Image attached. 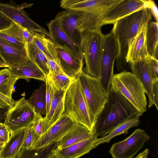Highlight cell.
<instances>
[{
	"label": "cell",
	"instance_id": "obj_40",
	"mask_svg": "<svg viewBox=\"0 0 158 158\" xmlns=\"http://www.w3.org/2000/svg\"><path fill=\"white\" fill-rule=\"evenodd\" d=\"M14 22L0 11V31L10 27Z\"/></svg>",
	"mask_w": 158,
	"mask_h": 158
},
{
	"label": "cell",
	"instance_id": "obj_4",
	"mask_svg": "<svg viewBox=\"0 0 158 158\" xmlns=\"http://www.w3.org/2000/svg\"><path fill=\"white\" fill-rule=\"evenodd\" d=\"M64 107L65 112L73 120L93 131L96 118L89 109L77 77L66 92Z\"/></svg>",
	"mask_w": 158,
	"mask_h": 158
},
{
	"label": "cell",
	"instance_id": "obj_20",
	"mask_svg": "<svg viewBox=\"0 0 158 158\" xmlns=\"http://www.w3.org/2000/svg\"><path fill=\"white\" fill-rule=\"evenodd\" d=\"M98 139L94 135L66 147L57 148L55 153L59 158H78L96 148L95 143Z\"/></svg>",
	"mask_w": 158,
	"mask_h": 158
},
{
	"label": "cell",
	"instance_id": "obj_27",
	"mask_svg": "<svg viewBox=\"0 0 158 158\" xmlns=\"http://www.w3.org/2000/svg\"><path fill=\"white\" fill-rule=\"evenodd\" d=\"M146 39L149 55L158 61V23L149 21L147 25Z\"/></svg>",
	"mask_w": 158,
	"mask_h": 158
},
{
	"label": "cell",
	"instance_id": "obj_41",
	"mask_svg": "<svg viewBox=\"0 0 158 158\" xmlns=\"http://www.w3.org/2000/svg\"><path fill=\"white\" fill-rule=\"evenodd\" d=\"M148 8L151 10L152 14L155 19L156 23H158V10L155 2L152 0H146Z\"/></svg>",
	"mask_w": 158,
	"mask_h": 158
},
{
	"label": "cell",
	"instance_id": "obj_33",
	"mask_svg": "<svg viewBox=\"0 0 158 158\" xmlns=\"http://www.w3.org/2000/svg\"><path fill=\"white\" fill-rule=\"evenodd\" d=\"M52 84L57 90L67 91L74 78L71 77L64 73L54 75L49 73L47 76Z\"/></svg>",
	"mask_w": 158,
	"mask_h": 158
},
{
	"label": "cell",
	"instance_id": "obj_18",
	"mask_svg": "<svg viewBox=\"0 0 158 158\" xmlns=\"http://www.w3.org/2000/svg\"><path fill=\"white\" fill-rule=\"evenodd\" d=\"M52 93L49 110L46 116L44 117V123L47 130L60 119L64 112V99L67 91L57 90L52 83Z\"/></svg>",
	"mask_w": 158,
	"mask_h": 158
},
{
	"label": "cell",
	"instance_id": "obj_46",
	"mask_svg": "<svg viewBox=\"0 0 158 158\" xmlns=\"http://www.w3.org/2000/svg\"><path fill=\"white\" fill-rule=\"evenodd\" d=\"M0 67H8L5 62L0 56Z\"/></svg>",
	"mask_w": 158,
	"mask_h": 158
},
{
	"label": "cell",
	"instance_id": "obj_26",
	"mask_svg": "<svg viewBox=\"0 0 158 158\" xmlns=\"http://www.w3.org/2000/svg\"><path fill=\"white\" fill-rule=\"evenodd\" d=\"M57 148L56 142L31 149L22 148L15 158H49Z\"/></svg>",
	"mask_w": 158,
	"mask_h": 158
},
{
	"label": "cell",
	"instance_id": "obj_19",
	"mask_svg": "<svg viewBox=\"0 0 158 158\" xmlns=\"http://www.w3.org/2000/svg\"><path fill=\"white\" fill-rule=\"evenodd\" d=\"M148 58L133 61L131 63L130 65L132 73L141 83L148 95L149 98L148 107L149 108L153 105L152 89L154 83L149 72Z\"/></svg>",
	"mask_w": 158,
	"mask_h": 158
},
{
	"label": "cell",
	"instance_id": "obj_7",
	"mask_svg": "<svg viewBox=\"0 0 158 158\" xmlns=\"http://www.w3.org/2000/svg\"><path fill=\"white\" fill-rule=\"evenodd\" d=\"M89 109L96 118L108 100L99 80L82 71L77 77Z\"/></svg>",
	"mask_w": 158,
	"mask_h": 158
},
{
	"label": "cell",
	"instance_id": "obj_35",
	"mask_svg": "<svg viewBox=\"0 0 158 158\" xmlns=\"http://www.w3.org/2000/svg\"><path fill=\"white\" fill-rule=\"evenodd\" d=\"M31 127L40 136L43 135L47 131L44 123V117L40 114L36 112L35 120Z\"/></svg>",
	"mask_w": 158,
	"mask_h": 158
},
{
	"label": "cell",
	"instance_id": "obj_28",
	"mask_svg": "<svg viewBox=\"0 0 158 158\" xmlns=\"http://www.w3.org/2000/svg\"><path fill=\"white\" fill-rule=\"evenodd\" d=\"M141 115H139L127 120L114 129L108 135L98 138L95 143V147L103 143H109L111 139L118 135L127 134L130 128L138 125L140 122L139 118Z\"/></svg>",
	"mask_w": 158,
	"mask_h": 158
},
{
	"label": "cell",
	"instance_id": "obj_23",
	"mask_svg": "<svg viewBox=\"0 0 158 158\" xmlns=\"http://www.w3.org/2000/svg\"><path fill=\"white\" fill-rule=\"evenodd\" d=\"M94 135L92 131L86 127L77 123L56 142L57 148L66 147Z\"/></svg>",
	"mask_w": 158,
	"mask_h": 158
},
{
	"label": "cell",
	"instance_id": "obj_12",
	"mask_svg": "<svg viewBox=\"0 0 158 158\" xmlns=\"http://www.w3.org/2000/svg\"><path fill=\"white\" fill-rule=\"evenodd\" d=\"M77 124L65 112L60 119L40 136L35 148L57 142Z\"/></svg>",
	"mask_w": 158,
	"mask_h": 158
},
{
	"label": "cell",
	"instance_id": "obj_14",
	"mask_svg": "<svg viewBox=\"0 0 158 158\" xmlns=\"http://www.w3.org/2000/svg\"><path fill=\"white\" fill-rule=\"evenodd\" d=\"M79 12L65 10L59 12L54 19L70 40L75 44L80 46L81 32L78 30L77 21Z\"/></svg>",
	"mask_w": 158,
	"mask_h": 158
},
{
	"label": "cell",
	"instance_id": "obj_24",
	"mask_svg": "<svg viewBox=\"0 0 158 158\" xmlns=\"http://www.w3.org/2000/svg\"><path fill=\"white\" fill-rule=\"evenodd\" d=\"M9 69L18 79H24L28 82L31 78L45 81L46 77L44 73L29 59L19 66Z\"/></svg>",
	"mask_w": 158,
	"mask_h": 158
},
{
	"label": "cell",
	"instance_id": "obj_11",
	"mask_svg": "<svg viewBox=\"0 0 158 158\" xmlns=\"http://www.w3.org/2000/svg\"><path fill=\"white\" fill-rule=\"evenodd\" d=\"M55 45L58 61L64 73L71 77H77L83 71V56L57 44Z\"/></svg>",
	"mask_w": 158,
	"mask_h": 158
},
{
	"label": "cell",
	"instance_id": "obj_25",
	"mask_svg": "<svg viewBox=\"0 0 158 158\" xmlns=\"http://www.w3.org/2000/svg\"><path fill=\"white\" fill-rule=\"evenodd\" d=\"M26 128L19 130L10 134L9 139L4 146L0 158H15L22 147Z\"/></svg>",
	"mask_w": 158,
	"mask_h": 158
},
{
	"label": "cell",
	"instance_id": "obj_16",
	"mask_svg": "<svg viewBox=\"0 0 158 158\" xmlns=\"http://www.w3.org/2000/svg\"><path fill=\"white\" fill-rule=\"evenodd\" d=\"M146 8L148 6L145 0H123L106 15L102 25L114 24L120 19Z\"/></svg>",
	"mask_w": 158,
	"mask_h": 158
},
{
	"label": "cell",
	"instance_id": "obj_47",
	"mask_svg": "<svg viewBox=\"0 0 158 158\" xmlns=\"http://www.w3.org/2000/svg\"><path fill=\"white\" fill-rule=\"evenodd\" d=\"M49 158H59L56 154L54 153Z\"/></svg>",
	"mask_w": 158,
	"mask_h": 158
},
{
	"label": "cell",
	"instance_id": "obj_9",
	"mask_svg": "<svg viewBox=\"0 0 158 158\" xmlns=\"http://www.w3.org/2000/svg\"><path fill=\"white\" fill-rule=\"evenodd\" d=\"M149 139L144 130L137 129L125 139L113 144L109 152L113 158H132Z\"/></svg>",
	"mask_w": 158,
	"mask_h": 158
},
{
	"label": "cell",
	"instance_id": "obj_39",
	"mask_svg": "<svg viewBox=\"0 0 158 158\" xmlns=\"http://www.w3.org/2000/svg\"><path fill=\"white\" fill-rule=\"evenodd\" d=\"M15 101L11 99L0 92V108H8L12 106Z\"/></svg>",
	"mask_w": 158,
	"mask_h": 158
},
{
	"label": "cell",
	"instance_id": "obj_37",
	"mask_svg": "<svg viewBox=\"0 0 158 158\" xmlns=\"http://www.w3.org/2000/svg\"><path fill=\"white\" fill-rule=\"evenodd\" d=\"M45 82L46 84L45 98L47 115L49 111L52 100V86L51 81L48 76L46 77Z\"/></svg>",
	"mask_w": 158,
	"mask_h": 158
},
{
	"label": "cell",
	"instance_id": "obj_48",
	"mask_svg": "<svg viewBox=\"0 0 158 158\" xmlns=\"http://www.w3.org/2000/svg\"><path fill=\"white\" fill-rule=\"evenodd\" d=\"M5 144L0 141V148L4 146Z\"/></svg>",
	"mask_w": 158,
	"mask_h": 158
},
{
	"label": "cell",
	"instance_id": "obj_50",
	"mask_svg": "<svg viewBox=\"0 0 158 158\" xmlns=\"http://www.w3.org/2000/svg\"><path fill=\"white\" fill-rule=\"evenodd\" d=\"M3 147H1V148H0V152H1V151L2 150V148H3Z\"/></svg>",
	"mask_w": 158,
	"mask_h": 158
},
{
	"label": "cell",
	"instance_id": "obj_29",
	"mask_svg": "<svg viewBox=\"0 0 158 158\" xmlns=\"http://www.w3.org/2000/svg\"><path fill=\"white\" fill-rule=\"evenodd\" d=\"M27 50L29 59L44 73L46 77L49 73L48 60L43 53L33 43L27 44Z\"/></svg>",
	"mask_w": 158,
	"mask_h": 158
},
{
	"label": "cell",
	"instance_id": "obj_36",
	"mask_svg": "<svg viewBox=\"0 0 158 158\" xmlns=\"http://www.w3.org/2000/svg\"><path fill=\"white\" fill-rule=\"evenodd\" d=\"M149 73L153 83L158 81V61L150 57L148 59Z\"/></svg>",
	"mask_w": 158,
	"mask_h": 158
},
{
	"label": "cell",
	"instance_id": "obj_5",
	"mask_svg": "<svg viewBox=\"0 0 158 158\" xmlns=\"http://www.w3.org/2000/svg\"><path fill=\"white\" fill-rule=\"evenodd\" d=\"M111 85L119 92L141 114L147 110L145 91L135 75L124 71L114 75Z\"/></svg>",
	"mask_w": 158,
	"mask_h": 158
},
{
	"label": "cell",
	"instance_id": "obj_21",
	"mask_svg": "<svg viewBox=\"0 0 158 158\" xmlns=\"http://www.w3.org/2000/svg\"><path fill=\"white\" fill-rule=\"evenodd\" d=\"M147 25L135 37L129 46L126 57L127 63L130 64L133 61L151 57L148 53L147 48Z\"/></svg>",
	"mask_w": 158,
	"mask_h": 158
},
{
	"label": "cell",
	"instance_id": "obj_44",
	"mask_svg": "<svg viewBox=\"0 0 158 158\" xmlns=\"http://www.w3.org/2000/svg\"><path fill=\"white\" fill-rule=\"evenodd\" d=\"M152 104L158 110V81L154 83L152 89Z\"/></svg>",
	"mask_w": 158,
	"mask_h": 158
},
{
	"label": "cell",
	"instance_id": "obj_17",
	"mask_svg": "<svg viewBox=\"0 0 158 158\" xmlns=\"http://www.w3.org/2000/svg\"><path fill=\"white\" fill-rule=\"evenodd\" d=\"M122 0H62L60 2L61 8L65 10L89 12L118 4Z\"/></svg>",
	"mask_w": 158,
	"mask_h": 158
},
{
	"label": "cell",
	"instance_id": "obj_32",
	"mask_svg": "<svg viewBox=\"0 0 158 158\" xmlns=\"http://www.w3.org/2000/svg\"><path fill=\"white\" fill-rule=\"evenodd\" d=\"M18 80L9 69L0 70V92L10 99H13L12 94L14 85Z\"/></svg>",
	"mask_w": 158,
	"mask_h": 158
},
{
	"label": "cell",
	"instance_id": "obj_1",
	"mask_svg": "<svg viewBox=\"0 0 158 158\" xmlns=\"http://www.w3.org/2000/svg\"><path fill=\"white\" fill-rule=\"evenodd\" d=\"M139 115L142 114L110 85L107 101L96 118L93 132L97 137H103L119 125Z\"/></svg>",
	"mask_w": 158,
	"mask_h": 158
},
{
	"label": "cell",
	"instance_id": "obj_42",
	"mask_svg": "<svg viewBox=\"0 0 158 158\" xmlns=\"http://www.w3.org/2000/svg\"><path fill=\"white\" fill-rule=\"evenodd\" d=\"M10 133L4 125L0 127V141L6 143L9 139Z\"/></svg>",
	"mask_w": 158,
	"mask_h": 158
},
{
	"label": "cell",
	"instance_id": "obj_10",
	"mask_svg": "<svg viewBox=\"0 0 158 158\" xmlns=\"http://www.w3.org/2000/svg\"><path fill=\"white\" fill-rule=\"evenodd\" d=\"M32 5L24 3V5L18 6L0 3V11L22 28L49 37V31L31 19L23 10Z\"/></svg>",
	"mask_w": 158,
	"mask_h": 158
},
{
	"label": "cell",
	"instance_id": "obj_6",
	"mask_svg": "<svg viewBox=\"0 0 158 158\" xmlns=\"http://www.w3.org/2000/svg\"><path fill=\"white\" fill-rule=\"evenodd\" d=\"M36 112L23 97L15 101L5 116L3 125L10 135L20 129L31 127L35 120Z\"/></svg>",
	"mask_w": 158,
	"mask_h": 158
},
{
	"label": "cell",
	"instance_id": "obj_2",
	"mask_svg": "<svg viewBox=\"0 0 158 158\" xmlns=\"http://www.w3.org/2000/svg\"><path fill=\"white\" fill-rule=\"evenodd\" d=\"M152 15L150 9L146 8L120 19L113 24L111 31L118 44L116 65L118 71H126V57L129 46L151 20Z\"/></svg>",
	"mask_w": 158,
	"mask_h": 158
},
{
	"label": "cell",
	"instance_id": "obj_13",
	"mask_svg": "<svg viewBox=\"0 0 158 158\" xmlns=\"http://www.w3.org/2000/svg\"><path fill=\"white\" fill-rule=\"evenodd\" d=\"M0 56L9 69L19 66L29 60L26 48L12 43L0 37Z\"/></svg>",
	"mask_w": 158,
	"mask_h": 158
},
{
	"label": "cell",
	"instance_id": "obj_22",
	"mask_svg": "<svg viewBox=\"0 0 158 158\" xmlns=\"http://www.w3.org/2000/svg\"><path fill=\"white\" fill-rule=\"evenodd\" d=\"M51 40L58 45L83 55L80 46L75 44L62 31L54 20H51L47 24Z\"/></svg>",
	"mask_w": 158,
	"mask_h": 158
},
{
	"label": "cell",
	"instance_id": "obj_45",
	"mask_svg": "<svg viewBox=\"0 0 158 158\" xmlns=\"http://www.w3.org/2000/svg\"><path fill=\"white\" fill-rule=\"evenodd\" d=\"M149 152V149H146L142 152L140 153L137 156L134 158H146Z\"/></svg>",
	"mask_w": 158,
	"mask_h": 158
},
{
	"label": "cell",
	"instance_id": "obj_38",
	"mask_svg": "<svg viewBox=\"0 0 158 158\" xmlns=\"http://www.w3.org/2000/svg\"><path fill=\"white\" fill-rule=\"evenodd\" d=\"M47 59L49 71V73L57 75L64 73L60 65L56 61L52 59Z\"/></svg>",
	"mask_w": 158,
	"mask_h": 158
},
{
	"label": "cell",
	"instance_id": "obj_3",
	"mask_svg": "<svg viewBox=\"0 0 158 158\" xmlns=\"http://www.w3.org/2000/svg\"><path fill=\"white\" fill-rule=\"evenodd\" d=\"M104 36L101 28L84 31L81 32L80 45L85 60L86 73L99 80Z\"/></svg>",
	"mask_w": 158,
	"mask_h": 158
},
{
	"label": "cell",
	"instance_id": "obj_30",
	"mask_svg": "<svg viewBox=\"0 0 158 158\" xmlns=\"http://www.w3.org/2000/svg\"><path fill=\"white\" fill-rule=\"evenodd\" d=\"M22 28L14 23L10 27L0 31V37L12 43L27 48V44L23 37Z\"/></svg>",
	"mask_w": 158,
	"mask_h": 158
},
{
	"label": "cell",
	"instance_id": "obj_34",
	"mask_svg": "<svg viewBox=\"0 0 158 158\" xmlns=\"http://www.w3.org/2000/svg\"><path fill=\"white\" fill-rule=\"evenodd\" d=\"M40 137L35 132L32 127L27 128L22 148L27 149L35 148Z\"/></svg>",
	"mask_w": 158,
	"mask_h": 158
},
{
	"label": "cell",
	"instance_id": "obj_49",
	"mask_svg": "<svg viewBox=\"0 0 158 158\" xmlns=\"http://www.w3.org/2000/svg\"><path fill=\"white\" fill-rule=\"evenodd\" d=\"M3 125V123H0V127L2 126Z\"/></svg>",
	"mask_w": 158,
	"mask_h": 158
},
{
	"label": "cell",
	"instance_id": "obj_15",
	"mask_svg": "<svg viewBox=\"0 0 158 158\" xmlns=\"http://www.w3.org/2000/svg\"><path fill=\"white\" fill-rule=\"evenodd\" d=\"M119 3L91 12L79 11L77 19L79 31L81 32L85 30L101 28L102 22L106 15Z\"/></svg>",
	"mask_w": 158,
	"mask_h": 158
},
{
	"label": "cell",
	"instance_id": "obj_8",
	"mask_svg": "<svg viewBox=\"0 0 158 158\" xmlns=\"http://www.w3.org/2000/svg\"><path fill=\"white\" fill-rule=\"evenodd\" d=\"M118 54L116 40L111 31L104 35L101 69L100 84L105 92L108 94L114 76V61Z\"/></svg>",
	"mask_w": 158,
	"mask_h": 158
},
{
	"label": "cell",
	"instance_id": "obj_43",
	"mask_svg": "<svg viewBox=\"0 0 158 158\" xmlns=\"http://www.w3.org/2000/svg\"><path fill=\"white\" fill-rule=\"evenodd\" d=\"M35 32L27 29L23 28L22 33L23 37L27 44L32 43Z\"/></svg>",
	"mask_w": 158,
	"mask_h": 158
},
{
	"label": "cell",
	"instance_id": "obj_31",
	"mask_svg": "<svg viewBox=\"0 0 158 158\" xmlns=\"http://www.w3.org/2000/svg\"><path fill=\"white\" fill-rule=\"evenodd\" d=\"M46 84L45 82L39 89H35L27 100L35 111L46 116L47 115L45 98Z\"/></svg>",
	"mask_w": 158,
	"mask_h": 158
}]
</instances>
